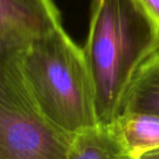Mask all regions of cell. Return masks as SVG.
I'll list each match as a JSON object with an SVG mask.
<instances>
[{"instance_id":"6","label":"cell","mask_w":159,"mask_h":159,"mask_svg":"<svg viewBox=\"0 0 159 159\" xmlns=\"http://www.w3.org/2000/svg\"><path fill=\"white\" fill-rule=\"evenodd\" d=\"M66 159H135L122 145L111 125L98 124L78 132Z\"/></svg>"},{"instance_id":"2","label":"cell","mask_w":159,"mask_h":159,"mask_svg":"<svg viewBox=\"0 0 159 159\" xmlns=\"http://www.w3.org/2000/svg\"><path fill=\"white\" fill-rule=\"evenodd\" d=\"M21 66L34 106L46 119L70 133L100 124L84 50L62 25L33 36Z\"/></svg>"},{"instance_id":"3","label":"cell","mask_w":159,"mask_h":159,"mask_svg":"<svg viewBox=\"0 0 159 159\" xmlns=\"http://www.w3.org/2000/svg\"><path fill=\"white\" fill-rule=\"evenodd\" d=\"M75 134L30 105L0 101V159H66Z\"/></svg>"},{"instance_id":"8","label":"cell","mask_w":159,"mask_h":159,"mask_svg":"<svg viewBox=\"0 0 159 159\" xmlns=\"http://www.w3.org/2000/svg\"><path fill=\"white\" fill-rule=\"evenodd\" d=\"M140 2L159 25V0H140Z\"/></svg>"},{"instance_id":"1","label":"cell","mask_w":159,"mask_h":159,"mask_svg":"<svg viewBox=\"0 0 159 159\" xmlns=\"http://www.w3.org/2000/svg\"><path fill=\"white\" fill-rule=\"evenodd\" d=\"M82 50L100 124L111 125L140 69L159 52V25L140 0H92Z\"/></svg>"},{"instance_id":"4","label":"cell","mask_w":159,"mask_h":159,"mask_svg":"<svg viewBox=\"0 0 159 159\" xmlns=\"http://www.w3.org/2000/svg\"><path fill=\"white\" fill-rule=\"evenodd\" d=\"M61 25V14L52 0H0V26L39 35Z\"/></svg>"},{"instance_id":"9","label":"cell","mask_w":159,"mask_h":159,"mask_svg":"<svg viewBox=\"0 0 159 159\" xmlns=\"http://www.w3.org/2000/svg\"><path fill=\"white\" fill-rule=\"evenodd\" d=\"M140 159H159V148L148 152V153L145 154L144 156H142Z\"/></svg>"},{"instance_id":"7","label":"cell","mask_w":159,"mask_h":159,"mask_svg":"<svg viewBox=\"0 0 159 159\" xmlns=\"http://www.w3.org/2000/svg\"><path fill=\"white\" fill-rule=\"evenodd\" d=\"M131 111L159 115V52L140 69L128 90L120 114Z\"/></svg>"},{"instance_id":"5","label":"cell","mask_w":159,"mask_h":159,"mask_svg":"<svg viewBox=\"0 0 159 159\" xmlns=\"http://www.w3.org/2000/svg\"><path fill=\"white\" fill-rule=\"evenodd\" d=\"M111 126L133 158L140 159L159 148V115L144 111L122 113Z\"/></svg>"}]
</instances>
